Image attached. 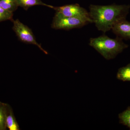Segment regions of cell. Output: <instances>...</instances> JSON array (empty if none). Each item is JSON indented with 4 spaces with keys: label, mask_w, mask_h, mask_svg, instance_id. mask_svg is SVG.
Listing matches in <instances>:
<instances>
[{
    "label": "cell",
    "mask_w": 130,
    "mask_h": 130,
    "mask_svg": "<svg viewBox=\"0 0 130 130\" xmlns=\"http://www.w3.org/2000/svg\"><path fill=\"white\" fill-rule=\"evenodd\" d=\"M19 7L27 10L29 8L35 6H42L53 9V6L48 5L43 2L41 0H17Z\"/></svg>",
    "instance_id": "52a82bcc"
},
{
    "label": "cell",
    "mask_w": 130,
    "mask_h": 130,
    "mask_svg": "<svg viewBox=\"0 0 130 130\" xmlns=\"http://www.w3.org/2000/svg\"><path fill=\"white\" fill-rule=\"evenodd\" d=\"M7 128L9 130H20L19 126L11 107L9 108L6 119Z\"/></svg>",
    "instance_id": "9c48e42d"
},
{
    "label": "cell",
    "mask_w": 130,
    "mask_h": 130,
    "mask_svg": "<svg viewBox=\"0 0 130 130\" xmlns=\"http://www.w3.org/2000/svg\"><path fill=\"white\" fill-rule=\"evenodd\" d=\"M119 123L130 129V106L119 114Z\"/></svg>",
    "instance_id": "7c38bea8"
},
{
    "label": "cell",
    "mask_w": 130,
    "mask_h": 130,
    "mask_svg": "<svg viewBox=\"0 0 130 130\" xmlns=\"http://www.w3.org/2000/svg\"><path fill=\"white\" fill-rule=\"evenodd\" d=\"M116 77L123 81H130V64L119 69Z\"/></svg>",
    "instance_id": "30bf717a"
},
{
    "label": "cell",
    "mask_w": 130,
    "mask_h": 130,
    "mask_svg": "<svg viewBox=\"0 0 130 130\" xmlns=\"http://www.w3.org/2000/svg\"><path fill=\"white\" fill-rule=\"evenodd\" d=\"M56 13L66 17H74L85 19L91 23H93L89 12L85 8L78 4H71L59 7H54Z\"/></svg>",
    "instance_id": "5b68a950"
},
{
    "label": "cell",
    "mask_w": 130,
    "mask_h": 130,
    "mask_svg": "<svg viewBox=\"0 0 130 130\" xmlns=\"http://www.w3.org/2000/svg\"><path fill=\"white\" fill-rule=\"evenodd\" d=\"M13 30L16 36L21 41L25 43L36 45L42 51L44 54H48V53L43 48L41 45L38 43L32 30L27 26L24 24L19 19L13 20Z\"/></svg>",
    "instance_id": "277c9868"
},
{
    "label": "cell",
    "mask_w": 130,
    "mask_h": 130,
    "mask_svg": "<svg viewBox=\"0 0 130 130\" xmlns=\"http://www.w3.org/2000/svg\"><path fill=\"white\" fill-rule=\"evenodd\" d=\"M0 7L13 13L19 7L17 0H0Z\"/></svg>",
    "instance_id": "8fae6325"
},
{
    "label": "cell",
    "mask_w": 130,
    "mask_h": 130,
    "mask_svg": "<svg viewBox=\"0 0 130 130\" xmlns=\"http://www.w3.org/2000/svg\"><path fill=\"white\" fill-rule=\"evenodd\" d=\"M112 30L115 34L119 36L130 39V22L125 19L116 24Z\"/></svg>",
    "instance_id": "8992f818"
},
{
    "label": "cell",
    "mask_w": 130,
    "mask_h": 130,
    "mask_svg": "<svg viewBox=\"0 0 130 130\" xmlns=\"http://www.w3.org/2000/svg\"><path fill=\"white\" fill-rule=\"evenodd\" d=\"M129 6L115 4L89 6L90 17L99 30L106 32L112 30L120 21L125 19Z\"/></svg>",
    "instance_id": "6da1fadb"
},
{
    "label": "cell",
    "mask_w": 130,
    "mask_h": 130,
    "mask_svg": "<svg viewBox=\"0 0 130 130\" xmlns=\"http://www.w3.org/2000/svg\"><path fill=\"white\" fill-rule=\"evenodd\" d=\"M10 107L8 104L0 102V130H6V119Z\"/></svg>",
    "instance_id": "ba28073f"
},
{
    "label": "cell",
    "mask_w": 130,
    "mask_h": 130,
    "mask_svg": "<svg viewBox=\"0 0 130 130\" xmlns=\"http://www.w3.org/2000/svg\"><path fill=\"white\" fill-rule=\"evenodd\" d=\"M89 44L108 60L114 59L128 47L119 38H110L105 35L91 38Z\"/></svg>",
    "instance_id": "7a4b0ae2"
},
{
    "label": "cell",
    "mask_w": 130,
    "mask_h": 130,
    "mask_svg": "<svg viewBox=\"0 0 130 130\" xmlns=\"http://www.w3.org/2000/svg\"><path fill=\"white\" fill-rule=\"evenodd\" d=\"M13 13L8 11L0 7V22L7 20L12 21Z\"/></svg>",
    "instance_id": "4fadbf2b"
},
{
    "label": "cell",
    "mask_w": 130,
    "mask_h": 130,
    "mask_svg": "<svg viewBox=\"0 0 130 130\" xmlns=\"http://www.w3.org/2000/svg\"><path fill=\"white\" fill-rule=\"evenodd\" d=\"M90 23L89 20L85 19L66 17L55 13L51 27L55 29L69 30L74 28H81Z\"/></svg>",
    "instance_id": "3957f363"
}]
</instances>
